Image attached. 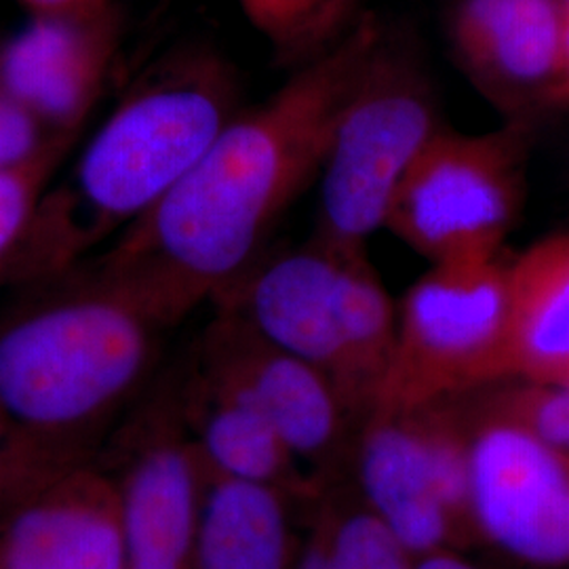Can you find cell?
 Returning a JSON list of instances; mask_svg holds the SVG:
<instances>
[{
  "label": "cell",
  "mask_w": 569,
  "mask_h": 569,
  "mask_svg": "<svg viewBox=\"0 0 569 569\" xmlns=\"http://www.w3.org/2000/svg\"><path fill=\"white\" fill-rule=\"evenodd\" d=\"M359 2H361V0H350V4H352V11L357 9V4H359Z\"/></svg>",
  "instance_id": "obj_27"
},
{
  "label": "cell",
  "mask_w": 569,
  "mask_h": 569,
  "mask_svg": "<svg viewBox=\"0 0 569 569\" xmlns=\"http://www.w3.org/2000/svg\"><path fill=\"white\" fill-rule=\"evenodd\" d=\"M16 488V453L11 432L0 418V502H7Z\"/></svg>",
  "instance_id": "obj_24"
},
{
  "label": "cell",
  "mask_w": 569,
  "mask_h": 569,
  "mask_svg": "<svg viewBox=\"0 0 569 569\" xmlns=\"http://www.w3.org/2000/svg\"><path fill=\"white\" fill-rule=\"evenodd\" d=\"M34 289L0 317V418L16 453L13 493L102 456L150 390L164 331L91 268Z\"/></svg>",
  "instance_id": "obj_2"
},
{
  "label": "cell",
  "mask_w": 569,
  "mask_h": 569,
  "mask_svg": "<svg viewBox=\"0 0 569 569\" xmlns=\"http://www.w3.org/2000/svg\"><path fill=\"white\" fill-rule=\"evenodd\" d=\"M0 531V569H124L119 489L102 456L18 489Z\"/></svg>",
  "instance_id": "obj_13"
},
{
  "label": "cell",
  "mask_w": 569,
  "mask_h": 569,
  "mask_svg": "<svg viewBox=\"0 0 569 569\" xmlns=\"http://www.w3.org/2000/svg\"><path fill=\"white\" fill-rule=\"evenodd\" d=\"M446 34L456 66L507 121L559 108L566 79L561 0H453Z\"/></svg>",
  "instance_id": "obj_12"
},
{
  "label": "cell",
  "mask_w": 569,
  "mask_h": 569,
  "mask_svg": "<svg viewBox=\"0 0 569 569\" xmlns=\"http://www.w3.org/2000/svg\"><path fill=\"white\" fill-rule=\"evenodd\" d=\"M477 420H496L521 428L552 448L569 451V385H536L519 380L468 395Z\"/></svg>",
  "instance_id": "obj_18"
},
{
  "label": "cell",
  "mask_w": 569,
  "mask_h": 569,
  "mask_svg": "<svg viewBox=\"0 0 569 569\" xmlns=\"http://www.w3.org/2000/svg\"><path fill=\"white\" fill-rule=\"evenodd\" d=\"M468 397L371 411L352 449L359 498L413 557L477 540Z\"/></svg>",
  "instance_id": "obj_7"
},
{
  "label": "cell",
  "mask_w": 569,
  "mask_h": 569,
  "mask_svg": "<svg viewBox=\"0 0 569 569\" xmlns=\"http://www.w3.org/2000/svg\"><path fill=\"white\" fill-rule=\"evenodd\" d=\"M183 428L209 477L283 491L317 502L329 483L291 451L264 418L188 366L176 380Z\"/></svg>",
  "instance_id": "obj_15"
},
{
  "label": "cell",
  "mask_w": 569,
  "mask_h": 569,
  "mask_svg": "<svg viewBox=\"0 0 569 569\" xmlns=\"http://www.w3.org/2000/svg\"><path fill=\"white\" fill-rule=\"evenodd\" d=\"M102 460L119 489L124 569H194L209 472L183 428L176 382L143 395Z\"/></svg>",
  "instance_id": "obj_9"
},
{
  "label": "cell",
  "mask_w": 569,
  "mask_h": 569,
  "mask_svg": "<svg viewBox=\"0 0 569 569\" xmlns=\"http://www.w3.org/2000/svg\"><path fill=\"white\" fill-rule=\"evenodd\" d=\"M53 136L23 103L0 89V176L39 157Z\"/></svg>",
  "instance_id": "obj_22"
},
{
  "label": "cell",
  "mask_w": 569,
  "mask_h": 569,
  "mask_svg": "<svg viewBox=\"0 0 569 569\" xmlns=\"http://www.w3.org/2000/svg\"><path fill=\"white\" fill-rule=\"evenodd\" d=\"M192 357V369L256 409L326 483L352 458L363 422L340 392L317 369L266 342L239 317L216 308Z\"/></svg>",
  "instance_id": "obj_10"
},
{
  "label": "cell",
  "mask_w": 569,
  "mask_h": 569,
  "mask_svg": "<svg viewBox=\"0 0 569 569\" xmlns=\"http://www.w3.org/2000/svg\"><path fill=\"white\" fill-rule=\"evenodd\" d=\"M32 16H98L114 9L112 0H20Z\"/></svg>",
  "instance_id": "obj_23"
},
{
  "label": "cell",
  "mask_w": 569,
  "mask_h": 569,
  "mask_svg": "<svg viewBox=\"0 0 569 569\" xmlns=\"http://www.w3.org/2000/svg\"><path fill=\"white\" fill-rule=\"evenodd\" d=\"M74 140L77 136H60L32 161L0 176V270L21 243Z\"/></svg>",
  "instance_id": "obj_20"
},
{
  "label": "cell",
  "mask_w": 569,
  "mask_h": 569,
  "mask_svg": "<svg viewBox=\"0 0 569 569\" xmlns=\"http://www.w3.org/2000/svg\"><path fill=\"white\" fill-rule=\"evenodd\" d=\"M329 489V488H327ZM321 498L333 569H411L416 557L361 502Z\"/></svg>",
  "instance_id": "obj_19"
},
{
  "label": "cell",
  "mask_w": 569,
  "mask_h": 569,
  "mask_svg": "<svg viewBox=\"0 0 569 569\" xmlns=\"http://www.w3.org/2000/svg\"><path fill=\"white\" fill-rule=\"evenodd\" d=\"M249 21L277 47L327 42L352 13L350 0H239Z\"/></svg>",
  "instance_id": "obj_21"
},
{
  "label": "cell",
  "mask_w": 569,
  "mask_h": 569,
  "mask_svg": "<svg viewBox=\"0 0 569 569\" xmlns=\"http://www.w3.org/2000/svg\"><path fill=\"white\" fill-rule=\"evenodd\" d=\"M382 30L373 18L357 21L264 102L239 110L89 268L164 329L220 298L262 258L284 211L319 182L340 108Z\"/></svg>",
  "instance_id": "obj_1"
},
{
  "label": "cell",
  "mask_w": 569,
  "mask_h": 569,
  "mask_svg": "<svg viewBox=\"0 0 569 569\" xmlns=\"http://www.w3.org/2000/svg\"><path fill=\"white\" fill-rule=\"evenodd\" d=\"M411 569H481L460 555V550H439L425 557H416Z\"/></svg>",
  "instance_id": "obj_25"
},
{
  "label": "cell",
  "mask_w": 569,
  "mask_h": 569,
  "mask_svg": "<svg viewBox=\"0 0 569 569\" xmlns=\"http://www.w3.org/2000/svg\"><path fill=\"white\" fill-rule=\"evenodd\" d=\"M512 380L509 260L432 264L397 305L371 411L430 406Z\"/></svg>",
  "instance_id": "obj_6"
},
{
  "label": "cell",
  "mask_w": 569,
  "mask_h": 569,
  "mask_svg": "<svg viewBox=\"0 0 569 569\" xmlns=\"http://www.w3.org/2000/svg\"><path fill=\"white\" fill-rule=\"evenodd\" d=\"M213 305L326 376L359 422L371 413L392 355L397 305L367 249L312 234L260 258Z\"/></svg>",
  "instance_id": "obj_4"
},
{
  "label": "cell",
  "mask_w": 569,
  "mask_h": 569,
  "mask_svg": "<svg viewBox=\"0 0 569 569\" xmlns=\"http://www.w3.org/2000/svg\"><path fill=\"white\" fill-rule=\"evenodd\" d=\"M117 9L98 16H32L0 47V89L53 136H79L117 53Z\"/></svg>",
  "instance_id": "obj_14"
},
{
  "label": "cell",
  "mask_w": 569,
  "mask_h": 569,
  "mask_svg": "<svg viewBox=\"0 0 569 569\" xmlns=\"http://www.w3.org/2000/svg\"><path fill=\"white\" fill-rule=\"evenodd\" d=\"M563 4V28H566V79L559 96V108L569 106V0H561Z\"/></svg>",
  "instance_id": "obj_26"
},
{
  "label": "cell",
  "mask_w": 569,
  "mask_h": 569,
  "mask_svg": "<svg viewBox=\"0 0 569 569\" xmlns=\"http://www.w3.org/2000/svg\"><path fill=\"white\" fill-rule=\"evenodd\" d=\"M470 475L479 540L529 566L569 568V451L477 420Z\"/></svg>",
  "instance_id": "obj_11"
},
{
  "label": "cell",
  "mask_w": 569,
  "mask_h": 569,
  "mask_svg": "<svg viewBox=\"0 0 569 569\" xmlns=\"http://www.w3.org/2000/svg\"><path fill=\"white\" fill-rule=\"evenodd\" d=\"M443 127L420 53L382 30L333 124L319 176L315 237L367 249L387 226L409 167Z\"/></svg>",
  "instance_id": "obj_5"
},
{
  "label": "cell",
  "mask_w": 569,
  "mask_h": 569,
  "mask_svg": "<svg viewBox=\"0 0 569 569\" xmlns=\"http://www.w3.org/2000/svg\"><path fill=\"white\" fill-rule=\"evenodd\" d=\"M531 138L529 121L486 133L443 124L409 167L385 228L430 266L502 256L526 199Z\"/></svg>",
  "instance_id": "obj_8"
},
{
  "label": "cell",
  "mask_w": 569,
  "mask_h": 569,
  "mask_svg": "<svg viewBox=\"0 0 569 569\" xmlns=\"http://www.w3.org/2000/svg\"><path fill=\"white\" fill-rule=\"evenodd\" d=\"M512 380L569 385V232L509 260Z\"/></svg>",
  "instance_id": "obj_16"
},
{
  "label": "cell",
  "mask_w": 569,
  "mask_h": 569,
  "mask_svg": "<svg viewBox=\"0 0 569 569\" xmlns=\"http://www.w3.org/2000/svg\"><path fill=\"white\" fill-rule=\"evenodd\" d=\"M293 502L277 489L209 477L194 569H293Z\"/></svg>",
  "instance_id": "obj_17"
},
{
  "label": "cell",
  "mask_w": 569,
  "mask_h": 569,
  "mask_svg": "<svg viewBox=\"0 0 569 569\" xmlns=\"http://www.w3.org/2000/svg\"><path fill=\"white\" fill-rule=\"evenodd\" d=\"M237 112L234 74L216 53L186 51L154 68L47 188L0 274L39 287L81 270L182 180Z\"/></svg>",
  "instance_id": "obj_3"
}]
</instances>
